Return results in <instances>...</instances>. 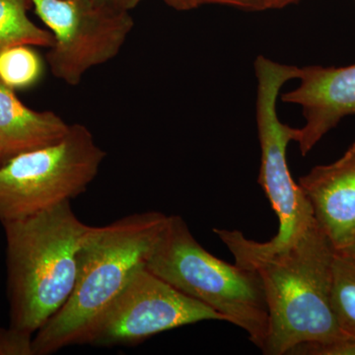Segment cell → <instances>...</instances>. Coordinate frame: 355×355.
<instances>
[{"instance_id": "cell-11", "label": "cell", "mask_w": 355, "mask_h": 355, "mask_svg": "<svg viewBox=\"0 0 355 355\" xmlns=\"http://www.w3.org/2000/svg\"><path fill=\"white\" fill-rule=\"evenodd\" d=\"M69 128L70 125L55 112L29 108L15 91L0 84V153L6 161L57 144Z\"/></svg>"}, {"instance_id": "cell-15", "label": "cell", "mask_w": 355, "mask_h": 355, "mask_svg": "<svg viewBox=\"0 0 355 355\" xmlns=\"http://www.w3.org/2000/svg\"><path fill=\"white\" fill-rule=\"evenodd\" d=\"M34 335L9 326L0 328V355H34Z\"/></svg>"}, {"instance_id": "cell-8", "label": "cell", "mask_w": 355, "mask_h": 355, "mask_svg": "<svg viewBox=\"0 0 355 355\" xmlns=\"http://www.w3.org/2000/svg\"><path fill=\"white\" fill-rule=\"evenodd\" d=\"M202 321L225 319L144 266L93 327L84 345H137L163 331Z\"/></svg>"}, {"instance_id": "cell-5", "label": "cell", "mask_w": 355, "mask_h": 355, "mask_svg": "<svg viewBox=\"0 0 355 355\" xmlns=\"http://www.w3.org/2000/svg\"><path fill=\"white\" fill-rule=\"evenodd\" d=\"M300 69L279 64L260 55L254 62L258 79L257 123L261 146L259 184L265 191L279 219V231L268 242L248 239L238 230L214 229L234 257L263 256L292 246L316 221L309 200L292 179L287 165L286 149L295 141L298 128L284 125L277 111L280 89L298 78Z\"/></svg>"}, {"instance_id": "cell-17", "label": "cell", "mask_w": 355, "mask_h": 355, "mask_svg": "<svg viewBox=\"0 0 355 355\" xmlns=\"http://www.w3.org/2000/svg\"><path fill=\"white\" fill-rule=\"evenodd\" d=\"M92 1L102 6L116 9V10L130 12L135 7L139 6L142 0H92Z\"/></svg>"}, {"instance_id": "cell-3", "label": "cell", "mask_w": 355, "mask_h": 355, "mask_svg": "<svg viewBox=\"0 0 355 355\" xmlns=\"http://www.w3.org/2000/svg\"><path fill=\"white\" fill-rule=\"evenodd\" d=\"M2 226L10 326L35 335L71 295L91 226L76 216L70 202Z\"/></svg>"}, {"instance_id": "cell-14", "label": "cell", "mask_w": 355, "mask_h": 355, "mask_svg": "<svg viewBox=\"0 0 355 355\" xmlns=\"http://www.w3.org/2000/svg\"><path fill=\"white\" fill-rule=\"evenodd\" d=\"M44 62L29 44H16L0 51V84L13 91L25 90L41 80Z\"/></svg>"}, {"instance_id": "cell-7", "label": "cell", "mask_w": 355, "mask_h": 355, "mask_svg": "<svg viewBox=\"0 0 355 355\" xmlns=\"http://www.w3.org/2000/svg\"><path fill=\"white\" fill-rule=\"evenodd\" d=\"M30 2L53 35L46 55L51 74L69 86L78 85L89 70L116 58L135 28L130 12L92 0Z\"/></svg>"}, {"instance_id": "cell-1", "label": "cell", "mask_w": 355, "mask_h": 355, "mask_svg": "<svg viewBox=\"0 0 355 355\" xmlns=\"http://www.w3.org/2000/svg\"><path fill=\"white\" fill-rule=\"evenodd\" d=\"M336 250L317 221L292 246L263 256L235 257L260 275L268 310L263 354H309L347 340L331 303Z\"/></svg>"}, {"instance_id": "cell-4", "label": "cell", "mask_w": 355, "mask_h": 355, "mask_svg": "<svg viewBox=\"0 0 355 355\" xmlns=\"http://www.w3.org/2000/svg\"><path fill=\"white\" fill-rule=\"evenodd\" d=\"M146 266L177 291L241 328L251 343L263 349L270 320L258 272L210 254L181 216L167 217Z\"/></svg>"}, {"instance_id": "cell-10", "label": "cell", "mask_w": 355, "mask_h": 355, "mask_svg": "<svg viewBox=\"0 0 355 355\" xmlns=\"http://www.w3.org/2000/svg\"><path fill=\"white\" fill-rule=\"evenodd\" d=\"M299 186L336 251H345L355 241V140L338 160L301 177Z\"/></svg>"}, {"instance_id": "cell-16", "label": "cell", "mask_w": 355, "mask_h": 355, "mask_svg": "<svg viewBox=\"0 0 355 355\" xmlns=\"http://www.w3.org/2000/svg\"><path fill=\"white\" fill-rule=\"evenodd\" d=\"M197 7L203 4H224L239 7L246 10L261 11L270 9L268 0H195Z\"/></svg>"}, {"instance_id": "cell-6", "label": "cell", "mask_w": 355, "mask_h": 355, "mask_svg": "<svg viewBox=\"0 0 355 355\" xmlns=\"http://www.w3.org/2000/svg\"><path fill=\"white\" fill-rule=\"evenodd\" d=\"M107 153L83 123L57 144L13 156L0 167V222L19 220L87 191Z\"/></svg>"}, {"instance_id": "cell-12", "label": "cell", "mask_w": 355, "mask_h": 355, "mask_svg": "<svg viewBox=\"0 0 355 355\" xmlns=\"http://www.w3.org/2000/svg\"><path fill=\"white\" fill-rule=\"evenodd\" d=\"M30 0H0V51L16 44L50 49L53 35L35 24L28 9Z\"/></svg>"}, {"instance_id": "cell-21", "label": "cell", "mask_w": 355, "mask_h": 355, "mask_svg": "<svg viewBox=\"0 0 355 355\" xmlns=\"http://www.w3.org/2000/svg\"><path fill=\"white\" fill-rule=\"evenodd\" d=\"M6 162V159H4L3 156H2V154L0 153V167H1V166L3 165Z\"/></svg>"}, {"instance_id": "cell-18", "label": "cell", "mask_w": 355, "mask_h": 355, "mask_svg": "<svg viewBox=\"0 0 355 355\" xmlns=\"http://www.w3.org/2000/svg\"><path fill=\"white\" fill-rule=\"evenodd\" d=\"M164 2L172 8L179 11L191 10L197 8L195 0H164Z\"/></svg>"}, {"instance_id": "cell-20", "label": "cell", "mask_w": 355, "mask_h": 355, "mask_svg": "<svg viewBox=\"0 0 355 355\" xmlns=\"http://www.w3.org/2000/svg\"><path fill=\"white\" fill-rule=\"evenodd\" d=\"M338 253L345 254H347V256L352 257V258L355 259V241L352 243L349 248H347L345 251L338 252Z\"/></svg>"}, {"instance_id": "cell-9", "label": "cell", "mask_w": 355, "mask_h": 355, "mask_svg": "<svg viewBox=\"0 0 355 355\" xmlns=\"http://www.w3.org/2000/svg\"><path fill=\"white\" fill-rule=\"evenodd\" d=\"M298 79L300 85L282 100L302 107L306 121L295 141L305 156L345 116L355 114V64L310 65L300 69Z\"/></svg>"}, {"instance_id": "cell-2", "label": "cell", "mask_w": 355, "mask_h": 355, "mask_svg": "<svg viewBox=\"0 0 355 355\" xmlns=\"http://www.w3.org/2000/svg\"><path fill=\"white\" fill-rule=\"evenodd\" d=\"M167 217L159 211L139 212L106 226H91L79 251L73 291L64 307L35 333L34 355L84 345L135 272L146 266Z\"/></svg>"}, {"instance_id": "cell-19", "label": "cell", "mask_w": 355, "mask_h": 355, "mask_svg": "<svg viewBox=\"0 0 355 355\" xmlns=\"http://www.w3.org/2000/svg\"><path fill=\"white\" fill-rule=\"evenodd\" d=\"M297 1L299 0H268V7L270 9H280Z\"/></svg>"}, {"instance_id": "cell-13", "label": "cell", "mask_w": 355, "mask_h": 355, "mask_svg": "<svg viewBox=\"0 0 355 355\" xmlns=\"http://www.w3.org/2000/svg\"><path fill=\"white\" fill-rule=\"evenodd\" d=\"M331 303L340 333L355 342V259L336 251L331 268Z\"/></svg>"}]
</instances>
